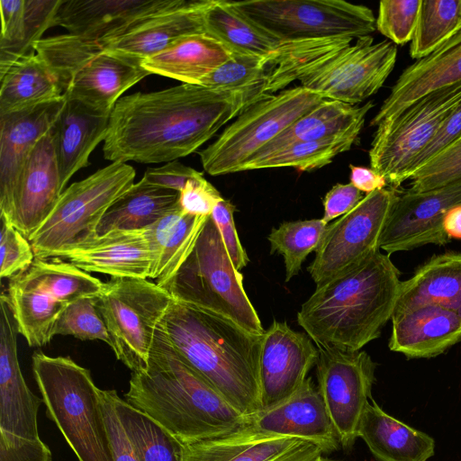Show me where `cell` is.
<instances>
[{
	"label": "cell",
	"mask_w": 461,
	"mask_h": 461,
	"mask_svg": "<svg viewBox=\"0 0 461 461\" xmlns=\"http://www.w3.org/2000/svg\"><path fill=\"white\" fill-rule=\"evenodd\" d=\"M232 56L228 47L204 32L185 36L140 63L150 75L170 77L183 84L200 85L204 77Z\"/></svg>",
	"instance_id": "obj_33"
},
{
	"label": "cell",
	"mask_w": 461,
	"mask_h": 461,
	"mask_svg": "<svg viewBox=\"0 0 461 461\" xmlns=\"http://www.w3.org/2000/svg\"><path fill=\"white\" fill-rule=\"evenodd\" d=\"M325 100L299 86L285 88L242 111L205 149L197 151L211 176L240 172L279 133Z\"/></svg>",
	"instance_id": "obj_10"
},
{
	"label": "cell",
	"mask_w": 461,
	"mask_h": 461,
	"mask_svg": "<svg viewBox=\"0 0 461 461\" xmlns=\"http://www.w3.org/2000/svg\"><path fill=\"white\" fill-rule=\"evenodd\" d=\"M119 420L140 461H185V444L111 389Z\"/></svg>",
	"instance_id": "obj_39"
},
{
	"label": "cell",
	"mask_w": 461,
	"mask_h": 461,
	"mask_svg": "<svg viewBox=\"0 0 461 461\" xmlns=\"http://www.w3.org/2000/svg\"><path fill=\"white\" fill-rule=\"evenodd\" d=\"M35 259L30 241L12 224L2 221L0 276L11 278L28 268Z\"/></svg>",
	"instance_id": "obj_47"
},
{
	"label": "cell",
	"mask_w": 461,
	"mask_h": 461,
	"mask_svg": "<svg viewBox=\"0 0 461 461\" xmlns=\"http://www.w3.org/2000/svg\"><path fill=\"white\" fill-rule=\"evenodd\" d=\"M379 461H427L434 454V439L387 414L371 399L358 431Z\"/></svg>",
	"instance_id": "obj_32"
},
{
	"label": "cell",
	"mask_w": 461,
	"mask_h": 461,
	"mask_svg": "<svg viewBox=\"0 0 461 461\" xmlns=\"http://www.w3.org/2000/svg\"><path fill=\"white\" fill-rule=\"evenodd\" d=\"M0 79V115L59 99L64 94L56 73L34 52L14 62Z\"/></svg>",
	"instance_id": "obj_37"
},
{
	"label": "cell",
	"mask_w": 461,
	"mask_h": 461,
	"mask_svg": "<svg viewBox=\"0 0 461 461\" xmlns=\"http://www.w3.org/2000/svg\"><path fill=\"white\" fill-rule=\"evenodd\" d=\"M201 176L203 173L174 160L158 167L148 168L142 178L150 185L179 193L190 179Z\"/></svg>",
	"instance_id": "obj_53"
},
{
	"label": "cell",
	"mask_w": 461,
	"mask_h": 461,
	"mask_svg": "<svg viewBox=\"0 0 461 461\" xmlns=\"http://www.w3.org/2000/svg\"><path fill=\"white\" fill-rule=\"evenodd\" d=\"M113 461H140L116 413L111 390H99Z\"/></svg>",
	"instance_id": "obj_49"
},
{
	"label": "cell",
	"mask_w": 461,
	"mask_h": 461,
	"mask_svg": "<svg viewBox=\"0 0 461 461\" xmlns=\"http://www.w3.org/2000/svg\"><path fill=\"white\" fill-rule=\"evenodd\" d=\"M327 225L322 219H311L285 221L272 229L267 237L270 252L283 256L286 282L299 274L307 256L317 249Z\"/></svg>",
	"instance_id": "obj_42"
},
{
	"label": "cell",
	"mask_w": 461,
	"mask_h": 461,
	"mask_svg": "<svg viewBox=\"0 0 461 461\" xmlns=\"http://www.w3.org/2000/svg\"><path fill=\"white\" fill-rule=\"evenodd\" d=\"M459 138H461V101L442 124L432 141L415 159L410 169L409 179L417 169Z\"/></svg>",
	"instance_id": "obj_52"
},
{
	"label": "cell",
	"mask_w": 461,
	"mask_h": 461,
	"mask_svg": "<svg viewBox=\"0 0 461 461\" xmlns=\"http://www.w3.org/2000/svg\"><path fill=\"white\" fill-rule=\"evenodd\" d=\"M208 216L182 212L179 207L147 228L150 253L149 278L164 288L192 251Z\"/></svg>",
	"instance_id": "obj_35"
},
{
	"label": "cell",
	"mask_w": 461,
	"mask_h": 461,
	"mask_svg": "<svg viewBox=\"0 0 461 461\" xmlns=\"http://www.w3.org/2000/svg\"><path fill=\"white\" fill-rule=\"evenodd\" d=\"M55 258L68 259L86 273L149 278L150 253L147 229L113 230Z\"/></svg>",
	"instance_id": "obj_27"
},
{
	"label": "cell",
	"mask_w": 461,
	"mask_h": 461,
	"mask_svg": "<svg viewBox=\"0 0 461 461\" xmlns=\"http://www.w3.org/2000/svg\"><path fill=\"white\" fill-rule=\"evenodd\" d=\"M322 454L311 441L242 427L225 436L185 444V461H315Z\"/></svg>",
	"instance_id": "obj_24"
},
{
	"label": "cell",
	"mask_w": 461,
	"mask_h": 461,
	"mask_svg": "<svg viewBox=\"0 0 461 461\" xmlns=\"http://www.w3.org/2000/svg\"><path fill=\"white\" fill-rule=\"evenodd\" d=\"M204 27L206 33L222 42L232 53L256 55L269 60L285 41L227 0H211L204 12Z\"/></svg>",
	"instance_id": "obj_38"
},
{
	"label": "cell",
	"mask_w": 461,
	"mask_h": 461,
	"mask_svg": "<svg viewBox=\"0 0 461 461\" xmlns=\"http://www.w3.org/2000/svg\"><path fill=\"white\" fill-rule=\"evenodd\" d=\"M350 184L366 194L385 188V178L372 167L349 165Z\"/></svg>",
	"instance_id": "obj_55"
},
{
	"label": "cell",
	"mask_w": 461,
	"mask_h": 461,
	"mask_svg": "<svg viewBox=\"0 0 461 461\" xmlns=\"http://www.w3.org/2000/svg\"><path fill=\"white\" fill-rule=\"evenodd\" d=\"M164 289L176 301L223 315L250 332H265L244 290L242 274L234 267L211 215Z\"/></svg>",
	"instance_id": "obj_7"
},
{
	"label": "cell",
	"mask_w": 461,
	"mask_h": 461,
	"mask_svg": "<svg viewBox=\"0 0 461 461\" xmlns=\"http://www.w3.org/2000/svg\"><path fill=\"white\" fill-rule=\"evenodd\" d=\"M32 373L48 417L78 461H113L99 390L88 369L69 357L35 351Z\"/></svg>",
	"instance_id": "obj_6"
},
{
	"label": "cell",
	"mask_w": 461,
	"mask_h": 461,
	"mask_svg": "<svg viewBox=\"0 0 461 461\" xmlns=\"http://www.w3.org/2000/svg\"><path fill=\"white\" fill-rule=\"evenodd\" d=\"M461 178V138L417 169L410 177L412 193L431 190Z\"/></svg>",
	"instance_id": "obj_46"
},
{
	"label": "cell",
	"mask_w": 461,
	"mask_h": 461,
	"mask_svg": "<svg viewBox=\"0 0 461 461\" xmlns=\"http://www.w3.org/2000/svg\"><path fill=\"white\" fill-rule=\"evenodd\" d=\"M222 199L220 192L201 176L185 184L179 192L177 203L182 212L206 217Z\"/></svg>",
	"instance_id": "obj_48"
},
{
	"label": "cell",
	"mask_w": 461,
	"mask_h": 461,
	"mask_svg": "<svg viewBox=\"0 0 461 461\" xmlns=\"http://www.w3.org/2000/svg\"><path fill=\"white\" fill-rule=\"evenodd\" d=\"M64 190L56 154L54 124L37 142L25 162L10 224L30 240L53 211Z\"/></svg>",
	"instance_id": "obj_23"
},
{
	"label": "cell",
	"mask_w": 461,
	"mask_h": 461,
	"mask_svg": "<svg viewBox=\"0 0 461 461\" xmlns=\"http://www.w3.org/2000/svg\"><path fill=\"white\" fill-rule=\"evenodd\" d=\"M341 37L322 54L275 70L270 88L278 93L294 80L324 99L356 105L375 94L393 71L396 45L389 41L374 42L371 35Z\"/></svg>",
	"instance_id": "obj_5"
},
{
	"label": "cell",
	"mask_w": 461,
	"mask_h": 461,
	"mask_svg": "<svg viewBox=\"0 0 461 461\" xmlns=\"http://www.w3.org/2000/svg\"><path fill=\"white\" fill-rule=\"evenodd\" d=\"M249 430L271 436L298 438L331 453L339 444L321 394L312 377L288 398L247 416L243 425Z\"/></svg>",
	"instance_id": "obj_19"
},
{
	"label": "cell",
	"mask_w": 461,
	"mask_h": 461,
	"mask_svg": "<svg viewBox=\"0 0 461 461\" xmlns=\"http://www.w3.org/2000/svg\"><path fill=\"white\" fill-rule=\"evenodd\" d=\"M210 3L185 0L181 6L149 18L117 37L92 41L103 51L142 60L185 36L206 32L204 12Z\"/></svg>",
	"instance_id": "obj_25"
},
{
	"label": "cell",
	"mask_w": 461,
	"mask_h": 461,
	"mask_svg": "<svg viewBox=\"0 0 461 461\" xmlns=\"http://www.w3.org/2000/svg\"><path fill=\"white\" fill-rule=\"evenodd\" d=\"M135 175L131 166L112 162L66 188L29 240L35 258H55L95 240L104 214L134 184Z\"/></svg>",
	"instance_id": "obj_8"
},
{
	"label": "cell",
	"mask_w": 461,
	"mask_h": 461,
	"mask_svg": "<svg viewBox=\"0 0 461 461\" xmlns=\"http://www.w3.org/2000/svg\"><path fill=\"white\" fill-rule=\"evenodd\" d=\"M160 325L177 352L241 414L247 417L261 409L258 366L263 334L174 299Z\"/></svg>",
	"instance_id": "obj_4"
},
{
	"label": "cell",
	"mask_w": 461,
	"mask_h": 461,
	"mask_svg": "<svg viewBox=\"0 0 461 461\" xmlns=\"http://www.w3.org/2000/svg\"><path fill=\"white\" fill-rule=\"evenodd\" d=\"M461 31V0H421L410 55L420 59Z\"/></svg>",
	"instance_id": "obj_40"
},
{
	"label": "cell",
	"mask_w": 461,
	"mask_h": 461,
	"mask_svg": "<svg viewBox=\"0 0 461 461\" xmlns=\"http://www.w3.org/2000/svg\"><path fill=\"white\" fill-rule=\"evenodd\" d=\"M268 64V58L233 53L231 59L204 77L200 86L227 90L255 86L263 89Z\"/></svg>",
	"instance_id": "obj_43"
},
{
	"label": "cell",
	"mask_w": 461,
	"mask_h": 461,
	"mask_svg": "<svg viewBox=\"0 0 461 461\" xmlns=\"http://www.w3.org/2000/svg\"><path fill=\"white\" fill-rule=\"evenodd\" d=\"M461 82V31L428 56L407 67L370 122L377 127L436 90Z\"/></svg>",
	"instance_id": "obj_26"
},
{
	"label": "cell",
	"mask_w": 461,
	"mask_h": 461,
	"mask_svg": "<svg viewBox=\"0 0 461 461\" xmlns=\"http://www.w3.org/2000/svg\"><path fill=\"white\" fill-rule=\"evenodd\" d=\"M443 228L450 239H461V205L447 212L443 220Z\"/></svg>",
	"instance_id": "obj_56"
},
{
	"label": "cell",
	"mask_w": 461,
	"mask_h": 461,
	"mask_svg": "<svg viewBox=\"0 0 461 461\" xmlns=\"http://www.w3.org/2000/svg\"><path fill=\"white\" fill-rule=\"evenodd\" d=\"M269 95L262 87L227 90L181 84L118 100L103 152L112 162L151 164L185 157L242 111Z\"/></svg>",
	"instance_id": "obj_1"
},
{
	"label": "cell",
	"mask_w": 461,
	"mask_h": 461,
	"mask_svg": "<svg viewBox=\"0 0 461 461\" xmlns=\"http://www.w3.org/2000/svg\"><path fill=\"white\" fill-rule=\"evenodd\" d=\"M0 429L37 439L38 411L42 398L23 375L17 353V323L7 294L0 297Z\"/></svg>",
	"instance_id": "obj_22"
},
{
	"label": "cell",
	"mask_w": 461,
	"mask_h": 461,
	"mask_svg": "<svg viewBox=\"0 0 461 461\" xmlns=\"http://www.w3.org/2000/svg\"><path fill=\"white\" fill-rule=\"evenodd\" d=\"M179 193L149 184L143 178L133 184L105 212L97 236L110 231L147 229L176 210Z\"/></svg>",
	"instance_id": "obj_36"
},
{
	"label": "cell",
	"mask_w": 461,
	"mask_h": 461,
	"mask_svg": "<svg viewBox=\"0 0 461 461\" xmlns=\"http://www.w3.org/2000/svg\"><path fill=\"white\" fill-rule=\"evenodd\" d=\"M356 140L346 138L296 142L261 159L246 163L241 171L273 167H294L300 172L316 170L331 163L339 154L349 150Z\"/></svg>",
	"instance_id": "obj_41"
},
{
	"label": "cell",
	"mask_w": 461,
	"mask_h": 461,
	"mask_svg": "<svg viewBox=\"0 0 461 461\" xmlns=\"http://www.w3.org/2000/svg\"><path fill=\"white\" fill-rule=\"evenodd\" d=\"M65 98L0 115V216L10 223L19 180L37 142L55 124Z\"/></svg>",
	"instance_id": "obj_20"
},
{
	"label": "cell",
	"mask_w": 461,
	"mask_h": 461,
	"mask_svg": "<svg viewBox=\"0 0 461 461\" xmlns=\"http://www.w3.org/2000/svg\"><path fill=\"white\" fill-rule=\"evenodd\" d=\"M98 297H84L69 303L59 315L53 336H73L80 340L99 339L110 348L106 325L97 310Z\"/></svg>",
	"instance_id": "obj_44"
},
{
	"label": "cell",
	"mask_w": 461,
	"mask_h": 461,
	"mask_svg": "<svg viewBox=\"0 0 461 461\" xmlns=\"http://www.w3.org/2000/svg\"><path fill=\"white\" fill-rule=\"evenodd\" d=\"M397 195L393 188L375 190L327 225L307 268L316 285L351 270L380 250L381 235Z\"/></svg>",
	"instance_id": "obj_15"
},
{
	"label": "cell",
	"mask_w": 461,
	"mask_h": 461,
	"mask_svg": "<svg viewBox=\"0 0 461 461\" xmlns=\"http://www.w3.org/2000/svg\"><path fill=\"white\" fill-rule=\"evenodd\" d=\"M461 101V82L436 90L377 126L369 149L371 167L393 189L409 180L410 169Z\"/></svg>",
	"instance_id": "obj_12"
},
{
	"label": "cell",
	"mask_w": 461,
	"mask_h": 461,
	"mask_svg": "<svg viewBox=\"0 0 461 461\" xmlns=\"http://www.w3.org/2000/svg\"><path fill=\"white\" fill-rule=\"evenodd\" d=\"M374 105L372 101L358 106L325 99L279 133L248 162L261 159L296 142L346 138L357 140L366 114Z\"/></svg>",
	"instance_id": "obj_29"
},
{
	"label": "cell",
	"mask_w": 461,
	"mask_h": 461,
	"mask_svg": "<svg viewBox=\"0 0 461 461\" xmlns=\"http://www.w3.org/2000/svg\"><path fill=\"white\" fill-rule=\"evenodd\" d=\"M65 100L55 122L56 154L64 188L78 170L88 166L90 154L104 141L110 117L82 102Z\"/></svg>",
	"instance_id": "obj_30"
},
{
	"label": "cell",
	"mask_w": 461,
	"mask_h": 461,
	"mask_svg": "<svg viewBox=\"0 0 461 461\" xmlns=\"http://www.w3.org/2000/svg\"><path fill=\"white\" fill-rule=\"evenodd\" d=\"M461 205V178L425 192L398 194L380 239V249L391 255L427 244L450 241L443 228L447 212Z\"/></svg>",
	"instance_id": "obj_17"
},
{
	"label": "cell",
	"mask_w": 461,
	"mask_h": 461,
	"mask_svg": "<svg viewBox=\"0 0 461 461\" xmlns=\"http://www.w3.org/2000/svg\"><path fill=\"white\" fill-rule=\"evenodd\" d=\"M400 272L380 250L351 270L316 285L297 313L317 348L357 351L392 318Z\"/></svg>",
	"instance_id": "obj_3"
},
{
	"label": "cell",
	"mask_w": 461,
	"mask_h": 461,
	"mask_svg": "<svg viewBox=\"0 0 461 461\" xmlns=\"http://www.w3.org/2000/svg\"><path fill=\"white\" fill-rule=\"evenodd\" d=\"M318 356L317 347L306 333L292 330L286 321H274L262 335L258 366L261 409L292 395L306 380Z\"/></svg>",
	"instance_id": "obj_18"
},
{
	"label": "cell",
	"mask_w": 461,
	"mask_h": 461,
	"mask_svg": "<svg viewBox=\"0 0 461 461\" xmlns=\"http://www.w3.org/2000/svg\"><path fill=\"white\" fill-rule=\"evenodd\" d=\"M124 396L184 444L230 434L247 418L177 352L160 322L148 367L131 372Z\"/></svg>",
	"instance_id": "obj_2"
},
{
	"label": "cell",
	"mask_w": 461,
	"mask_h": 461,
	"mask_svg": "<svg viewBox=\"0 0 461 461\" xmlns=\"http://www.w3.org/2000/svg\"><path fill=\"white\" fill-rule=\"evenodd\" d=\"M231 5L283 41L358 38L375 32L373 11L343 0H246Z\"/></svg>",
	"instance_id": "obj_13"
},
{
	"label": "cell",
	"mask_w": 461,
	"mask_h": 461,
	"mask_svg": "<svg viewBox=\"0 0 461 461\" xmlns=\"http://www.w3.org/2000/svg\"><path fill=\"white\" fill-rule=\"evenodd\" d=\"M315 461H340V460L330 459V458H327V457L321 456Z\"/></svg>",
	"instance_id": "obj_57"
},
{
	"label": "cell",
	"mask_w": 461,
	"mask_h": 461,
	"mask_svg": "<svg viewBox=\"0 0 461 461\" xmlns=\"http://www.w3.org/2000/svg\"><path fill=\"white\" fill-rule=\"evenodd\" d=\"M62 0H1L0 77L34 52L43 33L55 26Z\"/></svg>",
	"instance_id": "obj_31"
},
{
	"label": "cell",
	"mask_w": 461,
	"mask_h": 461,
	"mask_svg": "<svg viewBox=\"0 0 461 461\" xmlns=\"http://www.w3.org/2000/svg\"><path fill=\"white\" fill-rule=\"evenodd\" d=\"M0 461H52V454L41 438H26L0 429Z\"/></svg>",
	"instance_id": "obj_51"
},
{
	"label": "cell",
	"mask_w": 461,
	"mask_h": 461,
	"mask_svg": "<svg viewBox=\"0 0 461 461\" xmlns=\"http://www.w3.org/2000/svg\"><path fill=\"white\" fill-rule=\"evenodd\" d=\"M425 304L461 316V253L436 256L402 281L393 313Z\"/></svg>",
	"instance_id": "obj_34"
},
{
	"label": "cell",
	"mask_w": 461,
	"mask_h": 461,
	"mask_svg": "<svg viewBox=\"0 0 461 461\" xmlns=\"http://www.w3.org/2000/svg\"><path fill=\"white\" fill-rule=\"evenodd\" d=\"M86 41L90 52L70 38L52 50L47 63L56 73L65 99L110 114L120 96L150 74L141 60L103 51Z\"/></svg>",
	"instance_id": "obj_14"
},
{
	"label": "cell",
	"mask_w": 461,
	"mask_h": 461,
	"mask_svg": "<svg viewBox=\"0 0 461 461\" xmlns=\"http://www.w3.org/2000/svg\"><path fill=\"white\" fill-rule=\"evenodd\" d=\"M364 196L362 192L350 183L336 184L324 196L322 221L328 224L339 216L348 213Z\"/></svg>",
	"instance_id": "obj_54"
},
{
	"label": "cell",
	"mask_w": 461,
	"mask_h": 461,
	"mask_svg": "<svg viewBox=\"0 0 461 461\" xmlns=\"http://www.w3.org/2000/svg\"><path fill=\"white\" fill-rule=\"evenodd\" d=\"M235 206L224 198L213 208L211 217L217 226L226 250L237 270L242 269L249 261L238 237L233 213Z\"/></svg>",
	"instance_id": "obj_50"
},
{
	"label": "cell",
	"mask_w": 461,
	"mask_h": 461,
	"mask_svg": "<svg viewBox=\"0 0 461 461\" xmlns=\"http://www.w3.org/2000/svg\"><path fill=\"white\" fill-rule=\"evenodd\" d=\"M185 0H62L55 26L68 33L103 41L117 37Z\"/></svg>",
	"instance_id": "obj_21"
},
{
	"label": "cell",
	"mask_w": 461,
	"mask_h": 461,
	"mask_svg": "<svg viewBox=\"0 0 461 461\" xmlns=\"http://www.w3.org/2000/svg\"><path fill=\"white\" fill-rule=\"evenodd\" d=\"M104 283L59 258H36L9 280L8 294L18 332L31 347L48 344L66 307L84 297H98Z\"/></svg>",
	"instance_id": "obj_9"
},
{
	"label": "cell",
	"mask_w": 461,
	"mask_h": 461,
	"mask_svg": "<svg viewBox=\"0 0 461 461\" xmlns=\"http://www.w3.org/2000/svg\"><path fill=\"white\" fill-rule=\"evenodd\" d=\"M390 350L407 357H433L461 342V316L435 305H419L392 315Z\"/></svg>",
	"instance_id": "obj_28"
},
{
	"label": "cell",
	"mask_w": 461,
	"mask_h": 461,
	"mask_svg": "<svg viewBox=\"0 0 461 461\" xmlns=\"http://www.w3.org/2000/svg\"><path fill=\"white\" fill-rule=\"evenodd\" d=\"M173 298L148 278L111 276L104 283L97 310L115 357L131 372L148 367L158 323Z\"/></svg>",
	"instance_id": "obj_11"
},
{
	"label": "cell",
	"mask_w": 461,
	"mask_h": 461,
	"mask_svg": "<svg viewBox=\"0 0 461 461\" xmlns=\"http://www.w3.org/2000/svg\"><path fill=\"white\" fill-rule=\"evenodd\" d=\"M421 0H383L375 19L376 30L395 45L411 41L416 28Z\"/></svg>",
	"instance_id": "obj_45"
},
{
	"label": "cell",
	"mask_w": 461,
	"mask_h": 461,
	"mask_svg": "<svg viewBox=\"0 0 461 461\" xmlns=\"http://www.w3.org/2000/svg\"><path fill=\"white\" fill-rule=\"evenodd\" d=\"M317 348L318 389L340 446L350 448L358 438L361 417L372 399L376 364L364 350Z\"/></svg>",
	"instance_id": "obj_16"
}]
</instances>
